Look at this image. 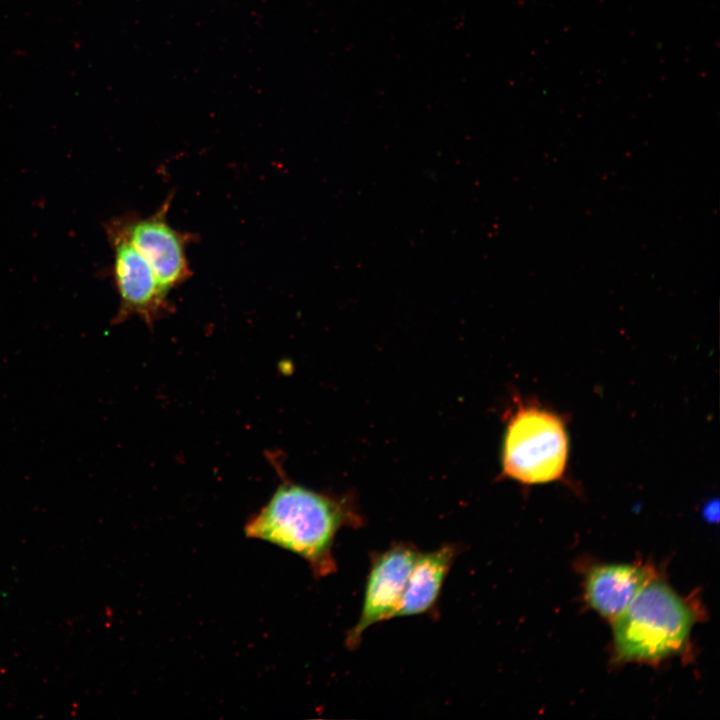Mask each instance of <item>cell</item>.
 Listing matches in <instances>:
<instances>
[{
	"instance_id": "1",
	"label": "cell",
	"mask_w": 720,
	"mask_h": 720,
	"mask_svg": "<svg viewBox=\"0 0 720 720\" xmlns=\"http://www.w3.org/2000/svg\"><path fill=\"white\" fill-rule=\"evenodd\" d=\"M355 522L359 518L343 500L284 482L244 530L249 538L299 555L314 576L324 577L336 570L332 547L338 531Z\"/></svg>"
},
{
	"instance_id": "2",
	"label": "cell",
	"mask_w": 720,
	"mask_h": 720,
	"mask_svg": "<svg viewBox=\"0 0 720 720\" xmlns=\"http://www.w3.org/2000/svg\"><path fill=\"white\" fill-rule=\"evenodd\" d=\"M699 617L695 604L655 577L612 621L615 661L656 664L679 654Z\"/></svg>"
},
{
	"instance_id": "3",
	"label": "cell",
	"mask_w": 720,
	"mask_h": 720,
	"mask_svg": "<svg viewBox=\"0 0 720 720\" xmlns=\"http://www.w3.org/2000/svg\"><path fill=\"white\" fill-rule=\"evenodd\" d=\"M568 458L565 419L535 401H518L505 429L503 475L524 485L559 481L567 471Z\"/></svg>"
},
{
	"instance_id": "4",
	"label": "cell",
	"mask_w": 720,
	"mask_h": 720,
	"mask_svg": "<svg viewBox=\"0 0 720 720\" xmlns=\"http://www.w3.org/2000/svg\"><path fill=\"white\" fill-rule=\"evenodd\" d=\"M106 231L113 251V280L120 300L112 323L120 324L138 316L152 325L169 311L168 292L127 237L119 219L112 220Z\"/></svg>"
},
{
	"instance_id": "5",
	"label": "cell",
	"mask_w": 720,
	"mask_h": 720,
	"mask_svg": "<svg viewBox=\"0 0 720 720\" xmlns=\"http://www.w3.org/2000/svg\"><path fill=\"white\" fill-rule=\"evenodd\" d=\"M170 204L171 196L148 217L119 219L127 237L168 293L191 276L186 247L192 239L190 234L180 232L169 224L167 214Z\"/></svg>"
},
{
	"instance_id": "6",
	"label": "cell",
	"mask_w": 720,
	"mask_h": 720,
	"mask_svg": "<svg viewBox=\"0 0 720 720\" xmlns=\"http://www.w3.org/2000/svg\"><path fill=\"white\" fill-rule=\"evenodd\" d=\"M419 553L413 545L399 543L375 555L359 619L346 637L349 648L357 647L372 625L395 617Z\"/></svg>"
},
{
	"instance_id": "7",
	"label": "cell",
	"mask_w": 720,
	"mask_h": 720,
	"mask_svg": "<svg viewBox=\"0 0 720 720\" xmlns=\"http://www.w3.org/2000/svg\"><path fill=\"white\" fill-rule=\"evenodd\" d=\"M655 577L651 567L640 563L592 566L585 574L584 597L594 611L612 622Z\"/></svg>"
},
{
	"instance_id": "8",
	"label": "cell",
	"mask_w": 720,
	"mask_h": 720,
	"mask_svg": "<svg viewBox=\"0 0 720 720\" xmlns=\"http://www.w3.org/2000/svg\"><path fill=\"white\" fill-rule=\"evenodd\" d=\"M455 555L452 545L419 553L395 617L423 614L435 606Z\"/></svg>"
}]
</instances>
